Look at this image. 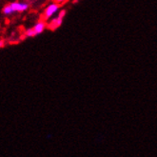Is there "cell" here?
Segmentation results:
<instances>
[{"label": "cell", "mask_w": 157, "mask_h": 157, "mask_svg": "<svg viewBox=\"0 0 157 157\" xmlns=\"http://www.w3.org/2000/svg\"><path fill=\"white\" fill-rule=\"evenodd\" d=\"M65 14H66L65 11H61L56 17H53L52 19L51 20V22L49 23L50 29L51 30H55V29H57L58 27H60L62 22H63V19H64V16H65Z\"/></svg>", "instance_id": "cell-3"}, {"label": "cell", "mask_w": 157, "mask_h": 157, "mask_svg": "<svg viewBox=\"0 0 157 157\" xmlns=\"http://www.w3.org/2000/svg\"><path fill=\"white\" fill-rule=\"evenodd\" d=\"M2 47H4V41L3 40L0 41V48H2Z\"/></svg>", "instance_id": "cell-6"}, {"label": "cell", "mask_w": 157, "mask_h": 157, "mask_svg": "<svg viewBox=\"0 0 157 157\" xmlns=\"http://www.w3.org/2000/svg\"><path fill=\"white\" fill-rule=\"evenodd\" d=\"M66 1H68V0H54V3H56L57 5H59V4L65 3Z\"/></svg>", "instance_id": "cell-5"}, {"label": "cell", "mask_w": 157, "mask_h": 157, "mask_svg": "<svg viewBox=\"0 0 157 157\" xmlns=\"http://www.w3.org/2000/svg\"><path fill=\"white\" fill-rule=\"evenodd\" d=\"M58 10H59V5H57L56 3H51L50 5H48L46 7L44 12L45 19H49V18L53 17V15L57 13Z\"/></svg>", "instance_id": "cell-4"}, {"label": "cell", "mask_w": 157, "mask_h": 157, "mask_svg": "<svg viewBox=\"0 0 157 157\" xmlns=\"http://www.w3.org/2000/svg\"><path fill=\"white\" fill-rule=\"evenodd\" d=\"M29 5L25 2H13L4 7L3 13L7 15H10L13 13H22L28 10Z\"/></svg>", "instance_id": "cell-1"}, {"label": "cell", "mask_w": 157, "mask_h": 157, "mask_svg": "<svg viewBox=\"0 0 157 157\" xmlns=\"http://www.w3.org/2000/svg\"><path fill=\"white\" fill-rule=\"evenodd\" d=\"M45 29H46V22L39 21L38 23H36L32 29H28L26 31L25 34H26V36H28V37H33V36L42 33Z\"/></svg>", "instance_id": "cell-2"}]
</instances>
